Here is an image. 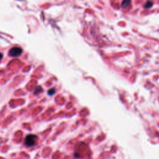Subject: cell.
<instances>
[{
  "label": "cell",
  "instance_id": "cell-1",
  "mask_svg": "<svg viewBox=\"0 0 159 159\" xmlns=\"http://www.w3.org/2000/svg\"><path fill=\"white\" fill-rule=\"evenodd\" d=\"M37 136L34 134H29L25 139V144L27 147H32L35 145Z\"/></svg>",
  "mask_w": 159,
  "mask_h": 159
},
{
  "label": "cell",
  "instance_id": "cell-2",
  "mask_svg": "<svg viewBox=\"0 0 159 159\" xmlns=\"http://www.w3.org/2000/svg\"><path fill=\"white\" fill-rule=\"evenodd\" d=\"M23 53V50L21 48L18 47H15L12 49H10V51L9 52V55L11 57H17L19 56Z\"/></svg>",
  "mask_w": 159,
  "mask_h": 159
},
{
  "label": "cell",
  "instance_id": "cell-3",
  "mask_svg": "<svg viewBox=\"0 0 159 159\" xmlns=\"http://www.w3.org/2000/svg\"><path fill=\"white\" fill-rule=\"evenodd\" d=\"M152 6V3L150 1H148L147 3H145V8H149Z\"/></svg>",
  "mask_w": 159,
  "mask_h": 159
},
{
  "label": "cell",
  "instance_id": "cell-4",
  "mask_svg": "<svg viewBox=\"0 0 159 159\" xmlns=\"http://www.w3.org/2000/svg\"><path fill=\"white\" fill-rule=\"evenodd\" d=\"M55 92V89H51V90H50L48 91L47 93L49 95H54V93Z\"/></svg>",
  "mask_w": 159,
  "mask_h": 159
},
{
  "label": "cell",
  "instance_id": "cell-5",
  "mask_svg": "<svg viewBox=\"0 0 159 159\" xmlns=\"http://www.w3.org/2000/svg\"><path fill=\"white\" fill-rule=\"evenodd\" d=\"M40 88H41V86H38V87L36 88L35 91H34V94H35V95H37L38 93H39L40 92L42 91V90H39V89Z\"/></svg>",
  "mask_w": 159,
  "mask_h": 159
},
{
  "label": "cell",
  "instance_id": "cell-6",
  "mask_svg": "<svg viewBox=\"0 0 159 159\" xmlns=\"http://www.w3.org/2000/svg\"><path fill=\"white\" fill-rule=\"evenodd\" d=\"M3 54H0V60L2 59V58H3Z\"/></svg>",
  "mask_w": 159,
  "mask_h": 159
}]
</instances>
